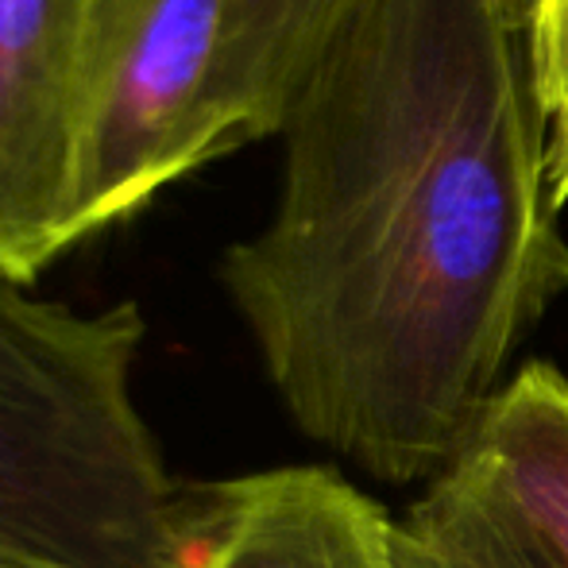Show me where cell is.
Wrapping results in <instances>:
<instances>
[{
	"label": "cell",
	"mask_w": 568,
	"mask_h": 568,
	"mask_svg": "<svg viewBox=\"0 0 568 568\" xmlns=\"http://www.w3.org/2000/svg\"><path fill=\"white\" fill-rule=\"evenodd\" d=\"M557 568H568V379L546 359L518 367L476 442Z\"/></svg>",
	"instance_id": "ba28073f"
},
{
	"label": "cell",
	"mask_w": 568,
	"mask_h": 568,
	"mask_svg": "<svg viewBox=\"0 0 568 568\" xmlns=\"http://www.w3.org/2000/svg\"><path fill=\"white\" fill-rule=\"evenodd\" d=\"M352 0H229L217 70V128L225 155L278 135L294 90Z\"/></svg>",
	"instance_id": "8992f818"
},
{
	"label": "cell",
	"mask_w": 568,
	"mask_h": 568,
	"mask_svg": "<svg viewBox=\"0 0 568 568\" xmlns=\"http://www.w3.org/2000/svg\"><path fill=\"white\" fill-rule=\"evenodd\" d=\"M278 140L221 286L302 434L434 484L568 286L530 28L503 0H352Z\"/></svg>",
	"instance_id": "6da1fadb"
},
{
	"label": "cell",
	"mask_w": 568,
	"mask_h": 568,
	"mask_svg": "<svg viewBox=\"0 0 568 568\" xmlns=\"http://www.w3.org/2000/svg\"><path fill=\"white\" fill-rule=\"evenodd\" d=\"M503 4H507V8H510V12H515V16H518V20H523V23H526V28H530V16H534V8H538V4H541V0H503Z\"/></svg>",
	"instance_id": "30bf717a"
},
{
	"label": "cell",
	"mask_w": 568,
	"mask_h": 568,
	"mask_svg": "<svg viewBox=\"0 0 568 568\" xmlns=\"http://www.w3.org/2000/svg\"><path fill=\"white\" fill-rule=\"evenodd\" d=\"M395 518L317 464L182 487V568H403Z\"/></svg>",
	"instance_id": "5b68a950"
},
{
	"label": "cell",
	"mask_w": 568,
	"mask_h": 568,
	"mask_svg": "<svg viewBox=\"0 0 568 568\" xmlns=\"http://www.w3.org/2000/svg\"><path fill=\"white\" fill-rule=\"evenodd\" d=\"M229 0H93L74 132V244L124 225L225 155L217 70Z\"/></svg>",
	"instance_id": "3957f363"
},
{
	"label": "cell",
	"mask_w": 568,
	"mask_h": 568,
	"mask_svg": "<svg viewBox=\"0 0 568 568\" xmlns=\"http://www.w3.org/2000/svg\"><path fill=\"white\" fill-rule=\"evenodd\" d=\"M395 549L403 568H557L476 445L395 526Z\"/></svg>",
	"instance_id": "52a82bcc"
},
{
	"label": "cell",
	"mask_w": 568,
	"mask_h": 568,
	"mask_svg": "<svg viewBox=\"0 0 568 568\" xmlns=\"http://www.w3.org/2000/svg\"><path fill=\"white\" fill-rule=\"evenodd\" d=\"M148 322L0 278V549L47 568H182V479L135 403Z\"/></svg>",
	"instance_id": "7a4b0ae2"
},
{
	"label": "cell",
	"mask_w": 568,
	"mask_h": 568,
	"mask_svg": "<svg viewBox=\"0 0 568 568\" xmlns=\"http://www.w3.org/2000/svg\"><path fill=\"white\" fill-rule=\"evenodd\" d=\"M530 54L541 105L549 120V182L568 202V0H541L530 16Z\"/></svg>",
	"instance_id": "9c48e42d"
},
{
	"label": "cell",
	"mask_w": 568,
	"mask_h": 568,
	"mask_svg": "<svg viewBox=\"0 0 568 568\" xmlns=\"http://www.w3.org/2000/svg\"><path fill=\"white\" fill-rule=\"evenodd\" d=\"M93 0H0V278L74 252V132Z\"/></svg>",
	"instance_id": "277c9868"
},
{
	"label": "cell",
	"mask_w": 568,
	"mask_h": 568,
	"mask_svg": "<svg viewBox=\"0 0 568 568\" xmlns=\"http://www.w3.org/2000/svg\"><path fill=\"white\" fill-rule=\"evenodd\" d=\"M0 568H47V565L28 561V557H20V554H8V549H0Z\"/></svg>",
	"instance_id": "8fae6325"
}]
</instances>
